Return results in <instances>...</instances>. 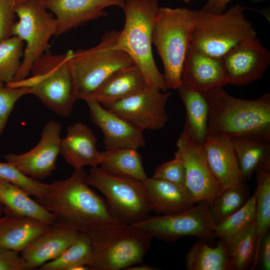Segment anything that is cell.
<instances>
[{
  "instance_id": "cell-1",
  "label": "cell",
  "mask_w": 270,
  "mask_h": 270,
  "mask_svg": "<svg viewBox=\"0 0 270 270\" xmlns=\"http://www.w3.org/2000/svg\"><path fill=\"white\" fill-rule=\"evenodd\" d=\"M84 168H76L71 176L50 184L45 195L36 199L54 214V224L88 232L94 225L118 220L106 198L90 187Z\"/></svg>"
},
{
  "instance_id": "cell-2",
  "label": "cell",
  "mask_w": 270,
  "mask_h": 270,
  "mask_svg": "<svg viewBox=\"0 0 270 270\" xmlns=\"http://www.w3.org/2000/svg\"><path fill=\"white\" fill-rule=\"evenodd\" d=\"M209 105L208 134L232 138L254 136L270 140V94L248 100L228 94L222 86L204 93Z\"/></svg>"
},
{
  "instance_id": "cell-3",
  "label": "cell",
  "mask_w": 270,
  "mask_h": 270,
  "mask_svg": "<svg viewBox=\"0 0 270 270\" xmlns=\"http://www.w3.org/2000/svg\"><path fill=\"white\" fill-rule=\"evenodd\" d=\"M88 233L92 270H126L142 264L153 238L148 231L119 220L94 225Z\"/></svg>"
},
{
  "instance_id": "cell-4",
  "label": "cell",
  "mask_w": 270,
  "mask_h": 270,
  "mask_svg": "<svg viewBox=\"0 0 270 270\" xmlns=\"http://www.w3.org/2000/svg\"><path fill=\"white\" fill-rule=\"evenodd\" d=\"M158 0H126L122 8L125 24L116 46L132 59L148 86L163 92L168 90L152 52V36L158 8Z\"/></svg>"
},
{
  "instance_id": "cell-5",
  "label": "cell",
  "mask_w": 270,
  "mask_h": 270,
  "mask_svg": "<svg viewBox=\"0 0 270 270\" xmlns=\"http://www.w3.org/2000/svg\"><path fill=\"white\" fill-rule=\"evenodd\" d=\"M73 50L52 54L48 50L33 64L32 76L6 84L10 88L28 87L32 94L50 110L63 116H69L78 100L69 68Z\"/></svg>"
},
{
  "instance_id": "cell-6",
  "label": "cell",
  "mask_w": 270,
  "mask_h": 270,
  "mask_svg": "<svg viewBox=\"0 0 270 270\" xmlns=\"http://www.w3.org/2000/svg\"><path fill=\"white\" fill-rule=\"evenodd\" d=\"M193 27V10L186 8H159L152 42L162 60V76L168 89L176 90L182 84V69Z\"/></svg>"
},
{
  "instance_id": "cell-7",
  "label": "cell",
  "mask_w": 270,
  "mask_h": 270,
  "mask_svg": "<svg viewBox=\"0 0 270 270\" xmlns=\"http://www.w3.org/2000/svg\"><path fill=\"white\" fill-rule=\"evenodd\" d=\"M244 8L236 4L220 14L193 10L190 47L206 55L222 57L238 44L257 36L252 22L244 14Z\"/></svg>"
},
{
  "instance_id": "cell-8",
  "label": "cell",
  "mask_w": 270,
  "mask_h": 270,
  "mask_svg": "<svg viewBox=\"0 0 270 270\" xmlns=\"http://www.w3.org/2000/svg\"><path fill=\"white\" fill-rule=\"evenodd\" d=\"M120 32L107 31L96 46L73 51L68 64L78 100L95 91L116 72L136 64L126 52L116 46Z\"/></svg>"
},
{
  "instance_id": "cell-9",
  "label": "cell",
  "mask_w": 270,
  "mask_h": 270,
  "mask_svg": "<svg viewBox=\"0 0 270 270\" xmlns=\"http://www.w3.org/2000/svg\"><path fill=\"white\" fill-rule=\"evenodd\" d=\"M15 12L19 20L12 26V36L21 38L26 46L22 64L12 82L26 78L34 62L49 50V40L57 32L56 20L48 11L44 0L18 2Z\"/></svg>"
},
{
  "instance_id": "cell-10",
  "label": "cell",
  "mask_w": 270,
  "mask_h": 270,
  "mask_svg": "<svg viewBox=\"0 0 270 270\" xmlns=\"http://www.w3.org/2000/svg\"><path fill=\"white\" fill-rule=\"evenodd\" d=\"M87 182L105 196L118 220L134 224L148 216L152 209L142 182L108 174L98 166L87 174Z\"/></svg>"
},
{
  "instance_id": "cell-11",
  "label": "cell",
  "mask_w": 270,
  "mask_h": 270,
  "mask_svg": "<svg viewBox=\"0 0 270 270\" xmlns=\"http://www.w3.org/2000/svg\"><path fill=\"white\" fill-rule=\"evenodd\" d=\"M180 212L148 216L133 225L149 232L153 237L172 242L185 236L208 240L214 238V224L209 213L208 200L201 201Z\"/></svg>"
},
{
  "instance_id": "cell-12",
  "label": "cell",
  "mask_w": 270,
  "mask_h": 270,
  "mask_svg": "<svg viewBox=\"0 0 270 270\" xmlns=\"http://www.w3.org/2000/svg\"><path fill=\"white\" fill-rule=\"evenodd\" d=\"M171 95V92L148 85L128 98L101 104L144 130H158L163 128L168 120L166 106Z\"/></svg>"
},
{
  "instance_id": "cell-13",
  "label": "cell",
  "mask_w": 270,
  "mask_h": 270,
  "mask_svg": "<svg viewBox=\"0 0 270 270\" xmlns=\"http://www.w3.org/2000/svg\"><path fill=\"white\" fill-rule=\"evenodd\" d=\"M176 146L174 156L184 164L185 188L194 204L218 196L223 190L210 168L202 144L182 131Z\"/></svg>"
},
{
  "instance_id": "cell-14",
  "label": "cell",
  "mask_w": 270,
  "mask_h": 270,
  "mask_svg": "<svg viewBox=\"0 0 270 270\" xmlns=\"http://www.w3.org/2000/svg\"><path fill=\"white\" fill-rule=\"evenodd\" d=\"M221 58L226 84L238 86L260 80L270 64V52L257 36L238 44Z\"/></svg>"
},
{
  "instance_id": "cell-15",
  "label": "cell",
  "mask_w": 270,
  "mask_h": 270,
  "mask_svg": "<svg viewBox=\"0 0 270 270\" xmlns=\"http://www.w3.org/2000/svg\"><path fill=\"white\" fill-rule=\"evenodd\" d=\"M61 124L50 120L44 126L40 139L32 150L22 154L4 156L8 162L28 176L43 180L56 168V160L60 154Z\"/></svg>"
},
{
  "instance_id": "cell-16",
  "label": "cell",
  "mask_w": 270,
  "mask_h": 270,
  "mask_svg": "<svg viewBox=\"0 0 270 270\" xmlns=\"http://www.w3.org/2000/svg\"><path fill=\"white\" fill-rule=\"evenodd\" d=\"M90 120L102 131L106 150L122 148L138 150L146 145L144 130L134 126L104 107L86 100Z\"/></svg>"
},
{
  "instance_id": "cell-17",
  "label": "cell",
  "mask_w": 270,
  "mask_h": 270,
  "mask_svg": "<svg viewBox=\"0 0 270 270\" xmlns=\"http://www.w3.org/2000/svg\"><path fill=\"white\" fill-rule=\"evenodd\" d=\"M126 0H44L57 21L56 35L62 34L90 20L107 15L110 6L123 8Z\"/></svg>"
},
{
  "instance_id": "cell-18",
  "label": "cell",
  "mask_w": 270,
  "mask_h": 270,
  "mask_svg": "<svg viewBox=\"0 0 270 270\" xmlns=\"http://www.w3.org/2000/svg\"><path fill=\"white\" fill-rule=\"evenodd\" d=\"M182 84L202 93L226 85L222 58L201 54L190 46L182 66Z\"/></svg>"
},
{
  "instance_id": "cell-19",
  "label": "cell",
  "mask_w": 270,
  "mask_h": 270,
  "mask_svg": "<svg viewBox=\"0 0 270 270\" xmlns=\"http://www.w3.org/2000/svg\"><path fill=\"white\" fill-rule=\"evenodd\" d=\"M78 231L54 224L20 252L30 270L58 257L75 240Z\"/></svg>"
},
{
  "instance_id": "cell-20",
  "label": "cell",
  "mask_w": 270,
  "mask_h": 270,
  "mask_svg": "<svg viewBox=\"0 0 270 270\" xmlns=\"http://www.w3.org/2000/svg\"><path fill=\"white\" fill-rule=\"evenodd\" d=\"M202 146L210 168L222 190L243 182L232 138L208 134Z\"/></svg>"
},
{
  "instance_id": "cell-21",
  "label": "cell",
  "mask_w": 270,
  "mask_h": 270,
  "mask_svg": "<svg viewBox=\"0 0 270 270\" xmlns=\"http://www.w3.org/2000/svg\"><path fill=\"white\" fill-rule=\"evenodd\" d=\"M66 137L62 139L60 154L74 169L86 166H98L100 151L96 148L97 138L85 124L78 122L68 126Z\"/></svg>"
},
{
  "instance_id": "cell-22",
  "label": "cell",
  "mask_w": 270,
  "mask_h": 270,
  "mask_svg": "<svg viewBox=\"0 0 270 270\" xmlns=\"http://www.w3.org/2000/svg\"><path fill=\"white\" fill-rule=\"evenodd\" d=\"M51 226L4 208L0 218V246L19 253Z\"/></svg>"
},
{
  "instance_id": "cell-23",
  "label": "cell",
  "mask_w": 270,
  "mask_h": 270,
  "mask_svg": "<svg viewBox=\"0 0 270 270\" xmlns=\"http://www.w3.org/2000/svg\"><path fill=\"white\" fill-rule=\"evenodd\" d=\"M142 182L152 210L158 214H174L196 204L184 186L152 177Z\"/></svg>"
},
{
  "instance_id": "cell-24",
  "label": "cell",
  "mask_w": 270,
  "mask_h": 270,
  "mask_svg": "<svg viewBox=\"0 0 270 270\" xmlns=\"http://www.w3.org/2000/svg\"><path fill=\"white\" fill-rule=\"evenodd\" d=\"M147 86L141 70L134 64L114 72L98 89L82 100H92L102 104L111 103L131 96Z\"/></svg>"
},
{
  "instance_id": "cell-25",
  "label": "cell",
  "mask_w": 270,
  "mask_h": 270,
  "mask_svg": "<svg viewBox=\"0 0 270 270\" xmlns=\"http://www.w3.org/2000/svg\"><path fill=\"white\" fill-rule=\"evenodd\" d=\"M232 140L243 181L248 180L258 171L270 170V140L243 136Z\"/></svg>"
},
{
  "instance_id": "cell-26",
  "label": "cell",
  "mask_w": 270,
  "mask_h": 270,
  "mask_svg": "<svg viewBox=\"0 0 270 270\" xmlns=\"http://www.w3.org/2000/svg\"><path fill=\"white\" fill-rule=\"evenodd\" d=\"M176 90L186 110V122L182 131L203 144L208 136L209 105L204 93L181 84Z\"/></svg>"
},
{
  "instance_id": "cell-27",
  "label": "cell",
  "mask_w": 270,
  "mask_h": 270,
  "mask_svg": "<svg viewBox=\"0 0 270 270\" xmlns=\"http://www.w3.org/2000/svg\"><path fill=\"white\" fill-rule=\"evenodd\" d=\"M30 196L21 188L0 180V202L5 209L54 224V214L31 198Z\"/></svg>"
},
{
  "instance_id": "cell-28",
  "label": "cell",
  "mask_w": 270,
  "mask_h": 270,
  "mask_svg": "<svg viewBox=\"0 0 270 270\" xmlns=\"http://www.w3.org/2000/svg\"><path fill=\"white\" fill-rule=\"evenodd\" d=\"M100 168L106 172L143 182L147 178L138 150L122 148L100 152Z\"/></svg>"
},
{
  "instance_id": "cell-29",
  "label": "cell",
  "mask_w": 270,
  "mask_h": 270,
  "mask_svg": "<svg viewBox=\"0 0 270 270\" xmlns=\"http://www.w3.org/2000/svg\"><path fill=\"white\" fill-rule=\"evenodd\" d=\"M186 262L188 270H230L227 244L220 240L212 248L200 239L187 252Z\"/></svg>"
},
{
  "instance_id": "cell-30",
  "label": "cell",
  "mask_w": 270,
  "mask_h": 270,
  "mask_svg": "<svg viewBox=\"0 0 270 270\" xmlns=\"http://www.w3.org/2000/svg\"><path fill=\"white\" fill-rule=\"evenodd\" d=\"M257 227L255 220L228 244L230 270L252 269L256 256Z\"/></svg>"
},
{
  "instance_id": "cell-31",
  "label": "cell",
  "mask_w": 270,
  "mask_h": 270,
  "mask_svg": "<svg viewBox=\"0 0 270 270\" xmlns=\"http://www.w3.org/2000/svg\"><path fill=\"white\" fill-rule=\"evenodd\" d=\"M91 242L88 234L78 231L74 242L57 258L41 266L40 270H73L78 266L90 262Z\"/></svg>"
},
{
  "instance_id": "cell-32",
  "label": "cell",
  "mask_w": 270,
  "mask_h": 270,
  "mask_svg": "<svg viewBox=\"0 0 270 270\" xmlns=\"http://www.w3.org/2000/svg\"><path fill=\"white\" fill-rule=\"evenodd\" d=\"M249 198L248 188L243 181L223 190L218 196L208 200L214 226L242 207Z\"/></svg>"
},
{
  "instance_id": "cell-33",
  "label": "cell",
  "mask_w": 270,
  "mask_h": 270,
  "mask_svg": "<svg viewBox=\"0 0 270 270\" xmlns=\"http://www.w3.org/2000/svg\"><path fill=\"white\" fill-rule=\"evenodd\" d=\"M256 172L255 221L257 227V243L254 268L257 264L260 243L269 230L270 226V170H260Z\"/></svg>"
},
{
  "instance_id": "cell-34",
  "label": "cell",
  "mask_w": 270,
  "mask_h": 270,
  "mask_svg": "<svg viewBox=\"0 0 270 270\" xmlns=\"http://www.w3.org/2000/svg\"><path fill=\"white\" fill-rule=\"evenodd\" d=\"M256 191L244 205L215 226L212 230L216 238L226 244L238 234L255 220Z\"/></svg>"
},
{
  "instance_id": "cell-35",
  "label": "cell",
  "mask_w": 270,
  "mask_h": 270,
  "mask_svg": "<svg viewBox=\"0 0 270 270\" xmlns=\"http://www.w3.org/2000/svg\"><path fill=\"white\" fill-rule=\"evenodd\" d=\"M24 42L12 36L0 42V82H12L22 64Z\"/></svg>"
},
{
  "instance_id": "cell-36",
  "label": "cell",
  "mask_w": 270,
  "mask_h": 270,
  "mask_svg": "<svg viewBox=\"0 0 270 270\" xmlns=\"http://www.w3.org/2000/svg\"><path fill=\"white\" fill-rule=\"evenodd\" d=\"M0 180L21 188L36 200L45 195L50 186L27 176L8 162H0Z\"/></svg>"
},
{
  "instance_id": "cell-37",
  "label": "cell",
  "mask_w": 270,
  "mask_h": 270,
  "mask_svg": "<svg viewBox=\"0 0 270 270\" xmlns=\"http://www.w3.org/2000/svg\"><path fill=\"white\" fill-rule=\"evenodd\" d=\"M30 94L28 87L12 88L0 82V137L14 104L22 96Z\"/></svg>"
},
{
  "instance_id": "cell-38",
  "label": "cell",
  "mask_w": 270,
  "mask_h": 270,
  "mask_svg": "<svg viewBox=\"0 0 270 270\" xmlns=\"http://www.w3.org/2000/svg\"><path fill=\"white\" fill-rule=\"evenodd\" d=\"M152 177L185 186L184 164L180 158L174 156L173 160L158 166Z\"/></svg>"
},
{
  "instance_id": "cell-39",
  "label": "cell",
  "mask_w": 270,
  "mask_h": 270,
  "mask_svg": "<svg viewBox=\"0 0 270 270\" xmlns=\"http://www.w3.org/2000/svg\"><path fill=\"white\" fill-rule=\"evenodd\" d=\"M18 0H0V42L12 36Z\"/></svg>"
},
{
  "instance_id": "cell-40",
  "label": "cell",
  "mask_w": 270,
  "mask_h": 270,
  "mask_svg": "<svg viewBox=\"0 0 270 270\" xmlns=\"http://www.w3.org/2000/svg\"><path fill=\"white\" fill-rule=\"evenodd\" d=\"M18 252L0 246V270H30Z\"/></svg>"
},
{
  "instance_id": "cell-41",
  "label": "cell",
  "mask_w": 270,
  "mask_h": 270,
  "mask_svg": "<svg viewBox=\"0 0 270 270\" xmlns=\"http://www.w3.org/2000/svg\"><path fill=\"white\" fill-rule=\"evenodd\" d=\"M264 270H270V233L268 230L262 238L260 246L258 262Z\"/></svg>"
},
{
  "instance_id": "cell-42",
  "label": "cell",
  "mask_w": 270,
  "mask_h": 270,
  "mask_svg": "<svg viewBox=\"0 0 270 270\" xmlns=\"http://www.w3.org/2000/svg\"><path fill=\"white\" fill-rule=\"evenodd\" d=\"M232 0H208L202 9L214 14H220L225 11L227 4ZM260 2L264 0H250Z\"/></svg>"
},
{
  "instance_id": "cell-43",
  "label": "cell",
  "mask_w": 270,
  "mask_h": 270,
  "mask_svg": "<svg viewBox=\"0 0 270 270\" xmlns=\"http://www.w3.org/2000/svg\"><path fill=\"white\" fill-rule=\"evenodd\" d=\"M129 266L126 268V270H154L156 268L149 266L144 264H140L139 265L136 264Z\"/></svg>"
},
{
  "instance_id": "cell-44",
  "label": "cell",
  "mask_w": 270,
  "mask_h": 270,
  "mask_svg": "<svg viewBox=\"0 0 270 270\" xmlns=\"http://www.w3.org/2000/svg\"><path fill=\"white\" fill-rule=\"evenodd\" d=\"M4 206L0 202V218L4 214Z\"/></svg>"
},
{
  "instance_id": "cell-45",
  "label": "cell",
  "mask_w": 270,
  "mask_h": 270,
  "mask_svg": "<svg viewBox=\"0 0 270 270\" xmlns=\"http://www.w3.org/2000/svg\"><path fill=\"white\" fill-rule=\"evenodd\" d=\"M184 0L185 1V2L188 3L192 1H194V0Z\"/></svg>"
},
{
  "instance_id": "cell-46",
  "label": "cell",
  "mask_w": 270,
  "mask_h": 270,
  "mask_svg": "<svg viewBox=\"0 0 270 270\" xmlns=\"http://www.w3.org/2000/svg\"><path fill=\"white\" fill-rule=\"evenodd\" d=\"M26 0H18V2H22Z\"/></svg>"
}]
</instances>
